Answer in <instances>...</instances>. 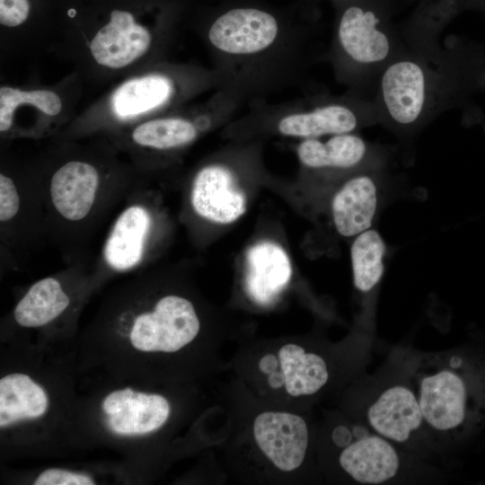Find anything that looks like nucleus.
I'll use <instances>...</instances> for the list:
<instances>
[{
	"instance_id": "nucleus-6",
	"label": "nucleus",
	"mask_w": 485,
	"mask_h": 485,
	"mask_svg": "<svg viewBox=\"0 0 485 485\" xmlns=\"http://www.w3.org/2000/svg\"><path fill=\"white\" fill-rule=\"evenodd\" d=\"M48 242L45 205L26 163L7 155L0 168L1 266H23Z\"/></svg>"
},
{
	"instance_id": "nucleus-11",
	"label": "nucleus",
	"mask_w": 485,
	"mask_h": 485,
	"mask_svg": "<svg viewBox=\"0 0 485 485\" xmlns=\"http://www.w3.org/2000/svg\"><path fill=\"white\" fill-rule=\"evenodd\" d=\"M379 123L374 101L360 96L325 102L309 110L287 115L279 120L278 128L285 136L316 138L352 133Z\"/></svg>"
},
{
	"instance_id": "nucleus-13",
	"label": "nucleus",
	"mask_w": 485,
	"mask_h": 485,
	"mask_svg": "<svg viewBox=\"0 0 485 485\" xmlns=\"http://www.w3.org/2000/svg\"><path fill=\"white\" fill-rule=\"evenodd\" d=\"M154 39L147 26L126 10H113L109 21L89 39L88 51L100 67L120 70L142 60L154 47Z\"/></svg>"
},
{
	"instance_id": "nucleus-16",
	"label": "nucleus",
	"mask_w": 485,
	"mask_h": 485,
	"mask_svg": "<svg viewBox=\"0 0 485 485\" xmlns=\"http://www.w3.org/2000/svg\"><path fill=\"white\" fill-rule=\"evenodd\" d=\"M366 425L393 444H409L427 428L410 384H396L384 390L367 407Z\"/></svg>"
},
{
	"instance_id": "nucleus-3",
	"label": "nucleus",
	"mask_w": 485,
	"mask_h": 485,
	"mask_svg": "<svg viewBox=\"0 0 485 485\" xmlns=\"http://www.w3.org/2000/svg\"><path fill=\"white\" fill-rule=\"evenodd\" d=\"M473 359L459 353L423 357L410 375L426 428L458 438L485 417V373Z\"/></svg>"
},
{
	"instance_id": "nucleus-10",
	"label": "nucleus",
	"mask_w": 485,
	"mask_h": 485,
	"mask_svg": "<svg viewBox=\"0 0 485 485\" xmlns=\"http://www.w3.org/2000/svg\"><path fill=\"white\" fill-rule=\"evenodd\" d=\"M65 100L60 93L50 88L22 89L9 85L0 88V134L4 140L13 134L25 118L21 137H26L32 119L29 137L41 138L56 132L65 112Z\"/></svg>"
},
{
	"instance_id": "nucleus-1",
	"label": "nucleus",
	"mask_w": 485,
	"mask_h": 485,
	"mask_svg": "<svg viewBox=\"0 0 485 485\" xmlns=\"http://www.w3.org/2000/svg\"><path fill=\"white\" fill-rule=\"evenodd\" d=\"M58 145L32 163H26L42 194L48 240L66 265L93 266L92 241L112 211L146 175L118 156L109 140Z\"/></svg>"
},
{
	"instance_id": "nucleus-8",
	"label": "nucleus",
	"mask_w": 485,
	"mask_h": 485,
	"mask_svg": "<svg viewBox=\"0 0 485 485\" xmlns=\"http://www.w3.org/2000/svg\"><path fill=\"white\" fill-rule=\"evenodd\" d=\"M247 431L250 451L270 473L296 474L306 463L310 428L295 410L274 406L260 410L251 417Z\"/></svg>"
},
{
	"instance_id": "nucleus-17",
	"label": "nucleus",
	"mask_w": 485,
	"mask_h": 485,
	"mask_svg": "<svg viewBox=\"0 0 485 485\" xmlns=\"http://www.w3.org/2000/svg\"><path fill=\"white\" fill-rule=\"evenodd\" d=\"M278 33L276 19L252 8L233 9L218 17L208 31L210 43L222 52L248 55L271 46Z\"/></svg>"
},
{
	"instance_id": "nucleus-18",
	"label": "nucleus",
	"mask_w": 485,
	"mask_h": 485,
	"mask_svg": "<svg viewBox=\"0 0 485 485\" xmlns=\"http://www.w3.org/2000/svg\"><path fill=\"white\" fill-rule=\"evenodd\" d=\"M300 162L308 168L356 172L386 165L384 151L352 133L333 135L326 141L306 138L297 147Z\"/></svg>"
},
{
	"instance_id": "nucleus-23",
	"label": "nucleus",
	"mask_w": 485,
	"mask_h": 485,
	"mask_svg": "<svg viewBox=\"0 0 485 485\" xmlns=\"http://www.w3.org/2000/svg\"><path fill=\"white\" fill-rule=\"evenodd\" d=\"M34 485H93L87 475L74 473L58 469H48L40 473Z\"/></svg>"
},
{
	"instance_id": "nucleus-15",
	"label": "nucleus",
	"mask_w": 485,
	"mask_h": 485,
	"mask_svg": "<svg viewBox=\"0 0 485 485\" xmlns=\"http://www.w3.org/2000/svg\"><path fill=\"white\" fill-rule=\"evenodd\" d=\"M191 211L199 218L216 224H230L246 210V198L229 170L207 165L194 176L189 190Z\"/></svg>"
},
{
	"instance_id": "nucleus-14",
	"label": "nucleus",
	"mask_w": 485,
	"mask_h": 485,
	"mask_svg": "<svg viewBox=\"0 0 485 485\" xmlns=\"http://www.w3.org/2000/svg\"><path fill=\"white\" fill-rule=\"evenodd\" d=\"M199 125L188 118L146 119L128 128L109 134L108 139L126 152L137 169L148 153L165 152L190 145L198 136Z\"/></svg>"
},
{
	"instance_id": "nucleus-4",
	"label": "nucleus",
	"mask_w": 485,
	"mask_h": 485,
	"mask_svg": "<svg viewBox=\"0 0 485 485\" xmlns=\"http://www.w3.org/2000/svg\"><path fill=\"white\" fill-rule=\"evenodd\" d=\"M245 365L242 375L256 396L286 409L318 394L331 376L324 357L294 341L260 346Z\"/></svg>"
},
{
	"instance_id": "nucleus-5",
	"label": "nucleus",
	"mask_w": 485,
	"mask_h": 485,
	"mask_svg": "<svg viewBox=\"0 0 485 485\" xmlns=\"http://www.w3.org/2000/svg\"><path fill=\"white\" fill-rule=\"evenodd\" d=\"M406 45L403 32L393 30L375 8L351 5L340 18L333 57L341 76L370 91L372 98L380 75Z\"/></svg>"
},
{
	"instance_id": "nucleus-12",
	"label": "nucleus",
	"mask_w": 485,
	"mask_h": 485,
	"mask_svg": "<svg viewBox=\"0 0 485 485\" xmlns=\"http://www.w3.org/2000/svg\"><path fill=\"white\" fill-rule=\"evenodd\" d=\"M385 165L354 172L340 184L331 200V216L336 232L355 237L372 227L379 212Z\"/></svg>"
},
{
	"instance_id": "nucleus-22",
	"label": "nucleus",
	"mask_w": 485,
	"mask_h": 485,
	"mask_svg": "<svg viewBox=\"0 0 485 485\" xmlns=\"http://www.w3.org/2000/svg\"><path fill=\"white\" fill-rule=\"evenodd\" d=\"M31 12L29 0H0V23L13 28L22 25Z\"/></svg>"
},
{
	"instance_id": "nucleus-7",
	"label": "nucleus",
	"mask_w": 485,
	"mask_h": 485,
	"mask_svg": "<svg viewBox=\"0 0 485 485\" xmlns=\"http://www.w3.org/2000/svg\"><path fill=\"white\" fill-rule=\"evenodd\" d=\"M146 185L126 198L93 263L94 278L128 273L147 266L155 252L159 212Z\"/></svg>"
},
{
	"instance_id": "nucleus-19",
	"label": "nucleus",
	"mask_w": 485,
	"mask_h": 485,
	"mask_svg": "<svg viewBox=\"0 0 485 485\" xmlns=\"http://www.w3.org/2000/svg\"><path fill=\"white\" fill-rule=\"evenodd\" d=\"M245 264V288L250 297L260 304L274 301L292 276L287 253L273 242L252 245L247 251Z\"/></svg>"
},
{
	"instance_id": "nucleus-24",
	"label": "nucleus",
	"mask_w": 485,
	"mask_h": 485,
	"mask_svg": "<svg viewBox=\"0 0 485 485\" xmlns=\"http://www.w3.org/2000/svg\"><path fill=\"white\" fill-rule=\"evenodd\" d=\"M481 87H485V63L483 65L482 72L481 75Z\"/></svg>"
},
{
	"instance_id": "nucleus-9",
	"label": "nucleus",
	"mask_w": 485,
	"mask_h": 485,
	"mask_svg": "<svg viewBox=\"0 0 485 485\" xmlns=\"http://www.w3.org/2000/svg\"><path fill=\"white\" fill-rule=\"evenodd\" d=\"M331 439L339 449V467L358 483H384L392 480L400 471L401 460L393 443L368 426H336Z\"/></svg>"
},
{
	"instance_id": "nucleus-2",
	"label": "nucleus",
	"mask_w": 485,
	"mask_h": 485,
	"mask_svg": "<svg viewBox=\"0 0 485 485\" xmlns=\"http://www.w3.org/2000/svg\"><path fill=\"white\" fill-rule=\"evenodd\" d=\"M484 63L480 49L462 39L451 37L432 45L407 43L375 86L372 99L379 124L399 137L414 135L481 87Z\"/></svg>"
},
{
	"instance_id": "nucleus-20",
	"label": "nucleus",
	"mask_w": 485,
	"mask_h": 485,
	"mask_svg": "<svg viewBox=\"0 0 485 485\" xmlns=\"http://www.w3.org/2000/svg\"><path fill=\"white\" fill-rule=\"evenodd\" d=\"M66 275L67 268L31 285L14 308L16 323L37 328L60 317L71 304V297L64 286Z\"/></svg>"
},
{
	"instance_id": "nucleus-21",
	"label": "nucleus",
	"mask_w": 485,
	"mask_h": 485,
	"mask_svg": "<svg viewBox=\"0 0 485 485\" xmlns=\"http://www.w3.org/2000/svg\"><path fill=\"white\" fill-rule=\"evenodd\" d=\"M386 244L382 235L369 228L355 236L350 247V259L355 287L362 292L372 291L384 272Z\"/></svg>"
}]
</instances>
